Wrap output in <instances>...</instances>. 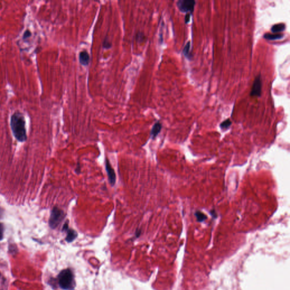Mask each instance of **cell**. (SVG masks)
<instances>
[{"label": "cell", "mask_w": 290, "mask_h": 290, "mask_svg": "<svg viewBox=\"0 0 290 290\" xmlns=\"http://www.w3.org/2000/svg\"><path fill=\"white\" fill-rule=\"evenodd\" d=\"M10 126L13 135L18 141L24 142L27 139L26 121L22 114L18 111L11 116Z\"/></svg>", "instance_id": "1"}, {"label": "cell", "mask_w": 290, "mask_h": 290, "mask_svg": "<svg viewBox=\"0 0 290 290\" xmlns=\"http://www.w3.org/2000/svg\"><path fill=\"white\" fill-rule=\"evenodd\" d=\"M58 283L63 290H73L75 287V282L72 271L69 269H65L58 275Z\"/></svg>", "instance_id": "2"}, {"label": "cell", "mask_w": 290, "mask_h": 290, "mask_svg": "<svg viewBox=\"0 0 290 290\" xmlns=\"http://www.w3.org/2000/svg\"><path fill=\"white\" fill-rule=\"evenodd\" d=\"M65 217V214L62 210L59 209L56 206L54 207L51 211L49 220V226L53 229L56 228L57 226L61 223Z\"/></svg>", "instance_id": "3"}, {"label": "cell", "mask_w": 290, "mask_h": 290, "mask_svg": "<svg viewBox=\"0 0 290 290\" xmlns=\"http://www.w3.org/2000/svg\"><path fill=\"white\" fill-rule=\"evenodd\" d=\"M179 9L182 13H192L194 11L195 1L194 0H179L176 3Z\"/></svg>", "instance_id": "4"}, {"label": "cell", "mask_w": 290, "mask_h": 290, "mask_svg": "<svg viewBox=\"0 0 290 290\" xmlns=\"http://www.w3.org/2000/svg\"><path fill=\"white\" fill-rule=\"evenodd\" d=\"M261 75L258 74L254 79L250 93L251 96L260 97L261 95L262 81Z\"/></svg>", "instance_id": "5"}, {"label": "cell", "mask_w": 290, "mask_h": 290, "mask_svg": "<svg viewBox=\"0 0 290 290\" xmlns=\"http://www.w3.org/2000/svg\"><path fill=\"white\" fill-rule=\"evenodd\" d=\"M105 169L108 177V180L111 186H114L116 183V176L114 170L111 166L110 161L107 157L105 159Z\"/></svg>", "instance_id": "6"}, {"label": "cell", "mask_w": 290, "mask_h": 290, "mask_svg": "<svg viewBox=\"0 0 290 290\" xmlns=\"http://www.w3.org/2000/svg\"><path fill=\"white\" fill-rule=\"evenodd\" d=\"M79 60L81 65L87 66L90 62V55L86 51H83L80 53Z\"/></svg>", "instance_id": "7"}, {"label": "cell", "mask_w": 290, "mask_h": 290, "mask_svg": "<svg viewBox=\"0 0 290 290\" xmlns=\"http://www.w3.org/2000/svg\"><path fill=\"white\" fill-rule=\"evenodd\" d=\"M162 128V124L159 121H157L153 125L151 131V133H150L151 134V137L152 139H155L157 137L158 134L161 132Z\"/></svg>", "instance_id": "8"}, {"label": "cell", "mask_w": 290, "mask_h": 290, "mask_svg": "<svg viewBox=\"0 0 290 290\" xmlns=\"http://www.w3.org/2000/svg\"><path fill=\"white\" fill-rule=\"evenodd\" d=\"M284 37V35L282 33H266L264 34L263 38L268 40H279Z\"/></svg>", "instance_id": "9"}, {"label": "cell", "mask_w": 290, "mask_h": 290, "mask_svg": "<svg viewBox=\"0 0 290 290\" xmlns=\"http://www.w3.org/2000/svg\"><path fill=\"white\" fill-rule=\"evenodd\" d=\"M66 231L67 232V236L66 238L67 242L69 243L72 242L74 240L76 239L78 234L75 230L68 228Z\"/></svg>", "instance_id": "10"}, {"label": "cell", "mask_w": 290, "mask_h": 290, "mask_svg": "<svg viewBox=\"0 0 290 290\" xmlns=\"http://www.w3.org/2000/svg\"><path fill=\"white\" fill-rule=\"evenodd\" d=\"M285 29V23L276 24L271 27V31L273 33H278L283 32Z\"/></svg>", "instance_id": "11"}, {"label": "cell", "mask_w": 290, "mask_h": 290, "mask_svg": "<svg viewBox=\"0 0 290 290\" xmlns=\"http://www.w3.org/2000/svg\"><path fill=\"white\" fill-rule=\"evenodd\" d=\"M195 216L197 221L199 222H204L207 219V216L200 211H197L195 212Z\"/></svg>", "instance_id": "12"}, {"label": "cell", "mask_w": 290, "mask_h": 290, "mask_svg": "<svg viewBox=\"0 0 290 290\" xmlns=\"http://www.w3.org/2000/svg\"><path fill=\"white\" fill-rule=\"evenodd\" d=\"M190 42L189 41L188 43L186 44V46L184 48V49H183V51H182L184 56L186 57H187L188 58H190Z\"/></svg>", "instance_id": "13"}, {"label": "cell", "mask_w": 290, "mask_h": 290, "mask_svg": "<svg viewBox=\"0 0 290 290\" xmlns=\"http://www.w3.org/2000/svg\"><path fill=\"white\" fill-rule=\"evenodd\" d=\"M232 122L229 119L226 120L225 121H223L221 124H220V127L222 129L226 130L229 128V126L231 125Z\"/></svg>", "instance_id": "14"}, {"label": "cell", "mask_w": 290, "mask_h": 290, "mask_svg": "<svg viewBox=\"0 0 290 290\" xmlns=\"http://www.w3.org/2000/svg\"><path fill=\"white\" fill-rule=\"evenodd\" d=\"M111 47H112V43L110 42L108 39L106 37L103 43V47L105 49H109Z\"/></svg>", "instance_id": "15"}, {"label": "cell", "mask_w": 290, "mask_h": 290, "mask_svg": "<svg viewBox=\"0 0 290 290\" xmlns=\"http://www.w3.org/2000/svg\"><path fill=\"white\" fill-rule=\"evenodd\" d=\"M145 38V36L142 33H138L136 36L137 40L139 42H142L144 40V39Z\"/></svg>", "instance_id": "16"}, {"label": "cell", "mask_w": 290, "mask_h": 290, "mask_svg": "<svg viewBox=\"0 0 290 290\" xmlns=\"http://www.w3.org/2000/svg\"><path fill=\"white\" fill-rule=\"evenodd\" d=\"M32 33H31V31L29 30H26L24 33L23 34V40H26L29 38H30L31 36Z\"/></svg>", "instance_id": "17"}, {"label": "cell", "mask_w": 290, "mask_h": 290, "mask_svg": "<svg viewBox=\"0 0 290 290\" xmlns=\"http://www.w3.org/2000/svg\"><path fill=\"white\" fill-rule=\"evenodd\" d=\"M4 226L2 224L0 223V240H1L4 238Z\"/></svg>", "instance_id": "18"}, {"label": "cell", "mask_w": 290, "mask_h": 290, "mask_svg": "<svg viewBox=\"0 0 290 290\" xmlns=\"http://www.w3.org/2000/svg\"><path fill=\"white\" fill-rule=\"evenodd\" d=\"M190 20V13L186 14L185 17V23H188Z\"/></svg>", "instance_id": "19"}, {"label": "cell", "mask_w": 290, "mask_h": 290, "mask_svg": "<svg viewBox=\"0 0 290 290\" xmlns=\"http://www.w3.org/2000/svg\"><path fill=\"white\" fill-rule=\"evenodd\" d=\"M68 228H69L68 221H67V222L64 224V226H63V227H62V231H66Z\"/></svg>", "instance_id": "20"}, {"label": "cell", "mask_w": 290, "mask_h": 290, "mask_svg": "<svg viewBox=\"0 0 290 290\" xmlns=\"http://www.w3.org/2000/svg\"><path fill=\"white\" fill-rule=\"evenodd\" d=\"M210 213H211V215H212L213 217H215V218H217V214H216L215 210H211V211L210 212Z\"/></svg>", "instance_id": "21"}, {"label": "cell", "mask_w": 290, "mask_h": 290, "mask_svg": "<svg viewBox=\"0 0 290 290\" xmlns=\"http://www.w3.org/2000/svg\"><path fill=\"white\" fill-rule=\"evenodd\" d=\"M77 171H78L79 173H80V165H79V164L77 166L76 168V172H77Z\"/></svg>", "instance_id": "22"}, {"label": "cell", "mask_w": 290, "mask_h": 290, "mask_svg": "<svg viewBox=\"0 0 290 290\" xmlns=\"http://www.w3.org/2000/svg\"><path fill=\"white\" fill-rule=\"evenodd\" d=\"M140 233H141V231H140L139 229H137V232H136L137 236H139V235H140Z\"/></svg>", "instance_id": "23"}]
</instances>
